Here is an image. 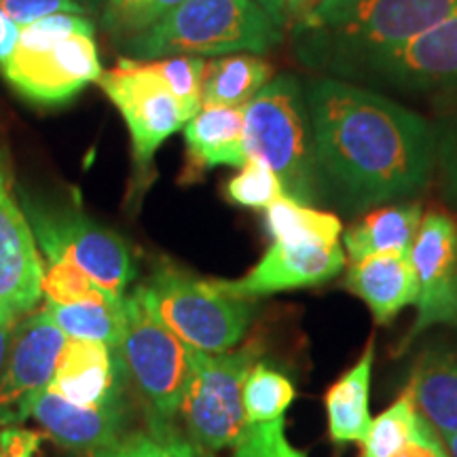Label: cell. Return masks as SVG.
<instances>
[{"instance_id": "cb8c5ba5", "label": "cell", "mask_w": 457, "mask_h": 457, "mask_svg": "<svg viewBox=\"0 0 457 457\" xmlns=\"http://www.w3.org/2000/svg\"><path fill=\"white\" fill-rule=\"evenodd\" d=\"M45 310L68 339L98 341L119 352L125 333L123 299L79 301V303H45Z\"/></svg>"}, {"instance_id": "d6986e66", "label": "cell", "mask_w": 457, "mask_h": 457, "mask_svg": "<svg viewBox=\"0 0 457 457\" xmlns=\"http://www.w3.org/2000/svg\"><path fill=\"white\" fill-rule=\"evenodd\" d=\"M244 129V108L202 106L185 125L188 163L197 170H212L216 165L242 168L248 162Z\"/></svg>"}, {"instance_id": "ba28073f", "label": "cell", "mask_w": 457, "mask_h": 457, "mask_svg": "<svg viewBox=\"0 0 457 457\" xmlns=\"http://www.w3.org/2000/svg\"><path fill=\"white\" fill-rule=\"evenodd\" d=\"M24 212L34 239L49 262L62 261L81 270L114 299H123L134 278L129 248L81 210L24 199Z\"/></svg>"}, {"instance_id": "4fadbf2b", "label": "cell", "mask_w": 457, "mask_h": 457, "mask_svg": "<svg viewBox=\"0 0 457 457\" xmlns=\"http://www.w3.org/2000/svg\"><path fill=\"white\" fill-rule=\"evenodd\" d=\"M417 271V318L404 345L430 327L457 328V225L443 212L421 220L411 248Z\"/></svg>"}, {"instance_id": "6da1fadb", "label": "cell", "mask_w": 457, "mask_h": 457, "mask_svg": "<svg viewBox=\"0 0 457 457\" xmlns=\"http://www.w3.org/2000/svg\"><path fill=\"white\" fill-rule=\"evenodd\" d=\"M324 199L347 210L421 191L434 170V129L421 114L360 83L305 85Z\"/></svg>"}, {"instance_id": "277c9868", "label": "cell", "mask_w": 457, "mask_h": 457, "mask_svg": "<svg viewBox=\"0 0 457 457\" xmlns=\"http://www.w3.org/2000/svg\"><path fill=\"white\" fill-rule=\"evenodd\" d=\"M248 159L262 162L282 182L286 195L312 205L324 199L305 87L279 74L244 106Z\"/></svg>"}, {"instance_id": "d590c367", "label": "cell", "mask_w": 457, "mask_h": 457, "mask_svg": "<svg viewBox=\"0 0 457 457\" xmlns=\"http://www.w3.org/2000/svg\"><path fill=\"white\" fill-rule=\"evenodd\" d=\"M0 9L7 13L17 26L24 28L32 21L55 13L83 15L81 0H0Z\"/></svg>"}, {"instance_id": "2e32d148", "label": "cell", "mask_w": 457, "mask_h": 457, "mask_svg": "<svg viewBox=\"0 0 457 457\" xmlns=\"http://www.w3.org/2000/svg\"><path fill=\"white\" fill-rule=\"evenodd\" d=\"M30 415L57 445L68 449L102 451L121 441L125 428V407L121 394L96 407L68 403L47 387L32 403Z\"/></svg>"}, {"instance_id": "7bdbcfd3", "label": "cell", "mask_w": 457, "mask_h": 457, "mask_svg": "<svg viewBox=\"0 0 457 457\" xmlns=\"http://www.w3.org/2000/svg\"><path fill=\"white\" fill-rule=\"evenodd\" d=\"M443 445L447 447L451 457H457V432H445L441 434Z\"/></svg>"}, {"instance_id": "7a4b0ae2", "label": "cell", "mask_w": 457, "mask_h": 457, "mask_svg": "<svg viewBox=\"0 0 457 457\" xmlns=\"http://www.w3.org/2000/svg\"><path fill=\"white\" fill-rule=\"evenodd\" d=\"M455 13L457 0H320L295 30L305 60L335 74L415 41Z\"/></svg>"}, {"instance_id": "5bb4252c", "label": "cell", "mask_w": 457, "mask_h": 457, "mask_svg": "<svg viewBox=\"0 0 457 457\" xmlns=\"http://www.w3.org/2000/svg\"><path fill=\"white\" fill-rule=\"evenodd\" d=\"M45 267L24 208L13 197L7 157L0 148V313L21 320L43 299Z\"/></svg>"}, {"instance_id": "ffe728a7", "label": "cell", "mask_w": 457, "mask_h": 457, "mask_svg": "<svg viewBox=\"0 0 457 457\" xmlns=\"http://www.w3.org/2000/svg\"><path fill=\"white\" fill-rule=\"evenodd\" d=\"M421 220L424 216L420 204L384 205L347 228L343 236L345 254L350 262H356L377 254L411 253Z\"/></svg>"}, {"instance_id": "9c48e42d", "label": "cell", "mask_w": 457, "mask_h": 457, "mask_svg": "<svg viewBox=\"0 0 457 457\" xmlns=\"http://www.w3.org/2000/svg\"><path fill=\"white\" fill-rule=\"evenodd\" d=\"M125 333L119 352L136 387L159 421L180 413L191 375L188 345L165 328L138 295L123 296Z\"/></svg>"}, {"instance_id": "ac0fdd59", "label": "cell", "mask_w": 457, "mask_h": 457, "mask_svg": "<svg viewBox=\"0 0 457 457\" xmlns=\"http://www.w3.org/2000/svg\"><path fill=\"white\" fill-rule=\"evenodd\" d=\"M345 288L367 303L377 322L387 324L400 310L417 301L420 286L413 256L392 253L350 262Z\"/></svg>"}, {"instance_id": "52a82bcc", "label": "cell", "mask_w": 457, "mask_h": 457, "mask_svg": "<svg viewBox=\"0 0 457 457\" xmlns=\"http://www.w3.org/2000/svg\"><path fill=\"white\" fill-rule=\"evenodd\" d=\"M256 347L205 353L188 347L191 375L180 415L197 447L220 451L237 447L248 432L244 411V384L254 367Z\"/></svg>"}, {"instance_id": "4316f807", "label": "cell", "mask_w": 457, "mask_h": 457, "mask_svg": "<svg viewBox=\"0 0 457 457\" xmlns=\"http://www.w3.org/2000/svg\"><path fill=\"white\" fill-rule=\"evenodd\" d=\"M413 394L409 390L400 396L390 409H386L379 417H375L364 438V457H394L409 438L413 436L417 421H420Z\"/></svg>"}, {"instance_id": "9a60e30c", "label": "cell", "mask_w": 457, "mask_h": 457, "mask_svg": "<svg viewBox=\"0 0 457 457\" xmlns=\"http://www.w3.org/2000/svg\"><path fill=\"white\" fill-rule=\"evenodd\" d=\"M345 248L318 237L273 239L253 271L231 282H219L227 293L254 299L284 290L305 288L333 279L345 267Z\"/></svg>"}, {"instance_id": "484cf974", "label": "cell", "mask_w": 457, "mask_h": 457, "mask_svg": "<svg viewBox=\"0 0 457 457\" xmlns=\"http://www.w3.org/2000/svg\"><path fill=\"white\" fill-rule=\"evenodd\" d=\"M267 231L273 239L284 237H318L339 242L341 220L335 214L322 212L312 205L299 204L293 197H284L265 210Z\"/></svg>"}, {"instance_id": "8992f818", "label": "cell", "mask_w": 457, "mask_h": 457, "mask_svg": "<svg viewBox=\"0 0 457 457\" xmlns=\"http://www.w3.org/2000/svg\"><path fill=\"white\" fill-rule=\"evenodd\" d=\"M335 77L424 98L438 114L457 111V13L403 47L339 68Z\"/></svg>"}, {"instance_id": "30bf717a", "label": "cell", "mask_w": 457, "mask_h": 457, "mask_svg": "<svg viewBox=\"0 0 457 457\" xmlns=\"http://www.w3.org/2000/svg\"><path fill=\"white\" fill-rule=\"evenodd\" d=\"M98 85L123 114L134 157L142 168L153 162L157 148L170 136L185 129L197 114L165 85L151 60L123 57L112 71L102 72Z\"/></svg>"}, {"instance_id": "f1b7e54d", "label": "cell", "mask_w": 457, "mask_h": 457, "mask_svg": "<svg viewBox=\"0 0 457 457\" xmlns=\"http://www.w3.org/2000/svg\"><path fill=\"white\" fill-rule=\"evenodd\" d=\"M185 0H108L104 24L121 37H136L168 17Z\"/></svg>"}, {"instance_id": "e0dca14e", "label": "cell", "mask_w": 457, "mask_h": 457, "mask_svg": "<svg viewBox=\"0 0 457 457\" xmlns=\"http://www.w3.org/2000/svg\"><path fill=\"white\" fill-rule=\"evenodd\" d=\"M125 373L121 352L98 341L68 339L49 387L68 403L96 407L123 394Z\"/></svg>"}, {"instance_id": "60d3db41", "label": "cell", "mask_w": 457, "mask_h": 457, "mask_svg": "<svg viewBox=\"0 0 457 457\" xmlns=\"http://www.w3.org/2000/svg\"><path fill=\"white\" fill-rule=\"evenodd\" d=\"M254 3L259 4L279 28L288 24V17H286V0H254Z\"/></svg>"}, {"instance_id": "d6a6232c", "label": "cell", "mask_w": 457, "mask_h": 457, "mask_svg": "<svg viewBox=\"0 0 457 457\" xmlns=\"http://www.w3.org/2000/svg\"><path fill=\"white\" fill-rule=\"evenodd\" d=\"M434 129V168L441 171L445 197L457 208V111L441 112Z\"/></svg>"}, {"instance_id": "4dcf8cb0", "label": "cell", "mask_w": 457, "mask_h": 457, "mask_svg": "<svg viewBox=\"0 0 457 457\" xmlns=\"http://www.w3.org/2000/svg\"><path fill=\"white\" fill-rule=\"evenodd\" d=\"M43 296L47 303H79V301H102L111 299L104 288L91 279L87 273L71 265V262H49L43 276ZM114 299V296H112Z\"/></svg>"}, {"instance_id": "7402d4cb", "label": "cell", "mask_w": 457, "mask_h": 457, "mask_svg": "<svg viewBox=\"0 0 457 457\" xmlns=\"http://www.w3.org/2000/svg\"><path fill=\"white\" fill-rule=\"evenodd\" d=\"M273 68L254 54L222 55L208 62L204 74L202 106L244 108L271 81Z\"/></svg>"}, {"instance_id": "7c38bea8", "label": "cell", "mask_w": 457, "mask_h": 457, "mask_svg": "<svg viewBox=\"0 0 457 457\" xmlns=\"http://www.w3.org/2000/svg\"><path fill=\"white\" fill-rule=\"evenodd\" d=\"M66 343L68 337L45 307L17 320L7 367L0 377V426L21 424L30 417L32 403L54 381Z\"/></svg>"}, {"instance_id": "3957f363", "label": "cell", "mask_w": 457, "mask_h": 457, "mask_svg": "<svg viewBox=\"0 0 457 457\" xmlns=\"http://www.w3.org/2000/svg\"><path fill=\"white\" fill-rule=\"evenodd\" d=\"M282 28L254 0H185L168 17L125 43L134 60L170 55L265 54Z\"/></svg>"}, {"instance_id": "8fae6325", "label": "cell", "mask_w": 457, "mask_h": 457, "mask_svg": "<svg viewBox=\"0 0 457 457\" xmlns=\"http://www.w3.org/2000/svg\"><path fill=\"white\" fill-rule=\"evenodd\" d=\"M0 72L21 98L62 104L102 77L94 30L77 32L49 49L15 47Z\"/></svg>"}, {"instance_id": "f35d334b", "label": "cell", "mask_w": 457, "mask_h": 457, "mask_svg": "<svg viewBox=\"0 0 457 457\" xmlns=\"http://www.w3.org/2000/svg\"><path fill=\"white\" fill-rule=\"evenodd\" d=\"M20 32L21 28L0 9V64L7 62L15 51L17 43H20Z\"/></svg>"}, {"instance_id": "ab89813d", "label": "cell", "mask_w": 457, "mask_h": 457, "mask_svg": "<svg viewBox=\"0 0 457 457\" xmlns=\"http://www.w3.org/2000/svg\"><path fill=\"white\" fill-rule=\"evenodd\" d=\"M15 324H17L15 320H11L0 313V377H3L4 367H7L9 347H11V339H13Z\"/></svg>"}, {"instance_id": "b9f144b4", "label": "cell", "mask_w": 457, "mask_h": 457, "mask_svg": "<svg viewBox=\"0 0 457 457\" xmlns=\"http://www.w3.org/2000/svg\"><path fill=\"white\" fill-rule=\"evenodd\" d=\"M318 3L320 0H286V17H288V21H301L303 17L310 15V11Z\"/></svg>"}, {"instance_id": "44dd1931", "label": "cell", "mask_w": 457, "mask_h": 457, "mask_svg": "<svg viewBox=\"0 0 457 457\" xmlns=\"http://www.w3.org/2000/svg\"><path fill=\"white\" fill-rule=\"evenodd\" d=\"M375 341H369L362 358L341 377L327 394L328 434L337 445L364 443L373 424L369 413L370 375H373Z\"/></svg>"}, {"instance_id": "5b68a950", "label": "cell", "mask_w": 457, "mask_h": 457, "mask_svg": "<svg viewBox=\"0 0 457 457\" xmlns=\"http://www.w3.org/2000/svg\"><path fill=\"white\" fill-rule=\"evenodd\" d=\"M134 293L185 345L205 353L233 350L253 320L250 299L171 265L157 270Z\"/></svg>"}, {"instance_id": "603a6c76", "label": "cell", "mask_w": 457, "mask_h": 457, "mask_svg": "<svg viewBox=\"0 0 457 457\" xmlns=\"http://www.w3.org/2000/svg\"><path fill=\"white\" fill-rule=\"evenodd\" d=\"M407 390L438 434L457 432V358L430 353L417 364Z\"/></svg>"}, {"instance_id": "d4e9b609", "label": "cell", "mask_w": 457, "mask_h": 457, "mask_svg": "<svg viewBox=\"0 0 457 457\" xmlns=\"http://www.w3.org/2000/svg\"><path fill=\"white\" fill-rule=\"evenodd\" d=\"M296 396L293 381L267 364H254L244 384V411L248 426L282 420Z\"/></svg>"}, {"instance_id": "1f68e13d", "label": "cell", "mask_w": 457, "mask_h": 457, "mask_svg": "<svg viewBox=\"0 0 457 457\" xmlns=\"http://www.w3.org/2000/svg\"><path fill=\"white\" fill-rule=\"evenodd\" d=\"M151 64L187 106L197 112L202 111V87L208 62L199 55H170L151 60Z\"/></svg>"}, {"instance_id": "8d00e7d4", "label": "cell", "mask_w": 457, "mask_h": 457, "mask_svg": "<svg viewBox=\"0 0 457 457\" xmlns=\"http://www.w3.org/2000/svg\"><path fill=\"white\" fill-rule=\"evenodd\" d=\"M394 457H451L447 447L443 445L441 434L436 432L424 415L417 421V428L409 443L398 451Z\"/></svg>"}, {"instance_id": "83f0119b", "label": "cell", "mask_w": 457, "mask_h": 457, "mask_svg": "<svg viewBox=\"0 0 457 457\" xmlns=\"http://www.w3.org/2000/svg\"><path fill=\"white\" fill-rule=\"evenodd\" d=\"M225 195L231 204L259 210L271 208L279 199L288 197L276 171L256 159H248L242 171L227 182Z\"/></svg>"}, {"instance_id": "e575fe53", "label": "cell", "mask_w": 457, "mask_h": 457, "mask_svg": "<svg viewBox=\"0 0 457 457\" xmlns=\"http://www.w3.org/2000/svg\"><path fill=\"white\" fill-rule=\"evenodd\" d=\"M236 457H305L288 443L282 420L265 421L248 428L236 447Z\"/></svg>"}, {"instance_id": "f546056e", "label": "cell", "mask_w": 457, "mask_h": 457, "mask_svg": "<svg viewBox=\"0 0 457 457\" xmlns=\"http://www.w3.org/2000/svg\"><path fill=\"white\" fill-rule=\"evenodd\" d=\"M96 457H199L197 447L170 428L157 426L151 432H136L98 451Z\"/></svg>"}, {"instance_id": "74e56055", "label": "cell", "mask_w": 457, "mask_h": 457, "mask_svg": "<svg viewBox=\"0 0 457 457\" xmlns=\"http://www.w3.org/2000/svg\"><path fill=\"white\" fill-rule=\"evenodd\" d=\"M41 436L37 432L7 428L0 432V457H32L38 449Z\"/></svg>"}, {"instance_id": "836d02e7", "label": "cell", "mask_w": 457, "mask_h": 457, "mask_svg": "<svg viewBox=\"0 0 457 457\" xmlns=\"http://www.w3.org/2000/svg\"><path fill=\"white\" fill-rule=\"evenodd\" d=\"M94 24L87 17L77 13H55L47 15L43 20L32 21L21 28L20 43L17 47L24 49H49L54 45L66 41L68 37L77 32H91Z\"/></svg>"}]
</instances>
